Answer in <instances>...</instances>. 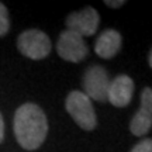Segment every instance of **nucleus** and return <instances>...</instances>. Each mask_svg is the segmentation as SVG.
<instances>
[{"label": "nucleus", "mask_w": 152, "mask_h": 152, "mask_svg": "<svg viewBox=\"0 0 152 152\" xmlns=\"http://www.w3.org/2000/svg\"><path fill=\"white\" fill-rule=\"evenodd\" d=\"M13 130L20 147L27 151H34L41 147L47 138L48 120L39 106L26 103L16 110Z\"/></svg>", "instance_id": "1"}, {"label": "nucleus", "mask_w": 152, "mask_h": 152, "mask_svg": "<svg viewBox=\"0 0 152 152\" xmlns=\"http://www.w3.org/2000/svg\"><path fill=\"white\" fill-rule=\"evenodd\" d=\"M66 111L73 121L85 131H92L97 125V117L93 109L92 100L83 92L73 90L68 94L65 102Z\"/></svg>", "instance_id": "2"}, {"label": "nucleus", "mask_w": 152, "mask_h": 152, "mask_svg": "<svg viewBox=\"0 0 152 152\" xmlns=\"http://www.w3.org/2000/svg\"><path fill=\"white\" fill-rule=\"evenodd\" d=\"M17 48L24 56L34 61H39L49 55L52 44L49 37L44 31L37 28H30L18 35Z\"/></svg>", "instance_id": "3"}, {"label": "nucleus", "mask_w": 152, "mask_h": 152, "mask_svg": "<svg viewBox=\"0 0 152 152\" xmlns=\"http://www.w3.org/2000/svg\"><path fill=\"white\" fill-rule=\"evenodd\" d=\"M110 76L107 71L102 65L89 66L82 77V87L83 93L90 100H96L100 103L107 102L110 87Z\"/></svg>", "instance_id": "4"}, {"label": "nucleus", "mask_w": 152, "mask_h": 152, "mask_svg": "<svg viewBox=\"0 0 152 152\" xmlns=\"http://www.w3.org/2000/svg\"><path fill=\"white\" fill-rule=\"evenodd\" d=\"M56 52L64 61L68 62H82L89 55V47L83 37L71 30L62 31L56 42Z\"/></svg>", "instance_id": "5"}, {"label": "nucleus", "mask_w": 152, "mask_h": 152, "mask_svg": "<svg viewBox=\"0 0 152 152\" xmlns=\"http://www.w3.org/2000/svg\"><path fill=\"white\" fill-rule=\"evenodd\" d=\"M66 30L79 34L80 37H92L96 34L100 24V16L96 9L85 7L82 10L73 11L66 17Z\"/></svg>", "instance_id": "6"}, {"label": "nucleus", "mask_w": 152, "mask_h": 152, "mask_svg": "<svg viewBox=\"0 0 152 152\" xmlns=\"http://www.w3.org/2000/svg\"><path fill=\"white\" fill-rule=\"evenodd\" d=\"M152 128V89L144 87L141 92L140 109L130 121V131L135 137L148 134Z\"/></svg>", "instance_id": "7"}, {"label": "nucleus", "mask_w": 152, "mask_h": 152, "mask_svg": "<svg viewBox=\"0 0 152 152\" xmlns=\"http://www.w3.org/2000/svg\"><path fill=\"white\" fill-rule=\"evenodd\" d=\"M134 94V80L128 75H118L110 82L109 100L114 107H127Z\"/></svg>", "instance_id": "8"}, {"label": "nucleus", "mask_w": 152, "mask_h": 152, "mask_svg": "<svg viewBox=\"0 0 152 152\" xmlns=\"http://www.w3.org/2000/svg\"><path fill=\"white\" fill-rule=\"evenodd\" d=\"M121 34L114 30L107 28L100 34L94 42V51L96 54L103 59H111L120 52L121 49Z\"/></svg>", "instance_id": "9"}, {"label": "nucleus", "mask_w": 152, "mask_h": 152, "mask_svg": "<svg viewBox=\"0 0 152 152\" xmlns=\"http://www.w3.org/2000/svg\"><path fill=\"white\" fill-rule=\"evenodd\" d=\"M10 30V20H9V11L1 1H0V37H3Z\"/></svg>", "instance_id": "10"}, {"label": "nucleus", "mask_w": 152, "mask_h": 152, "mask_svg": "<svg viewBox=\"0 0 152 152\" xmlns=\"http://www.w3.org/2000/svg\"><path fill=\"white\" fill-rule=\"evenodd\" d=\"M130 152H152V138H145L135 144Z\"/></svg>", "instance_id": "11"}, {"label": "nucleus", "mask_w": 152, "mask_h": 152, "mask_svg": "<svg viewBox=\"0 0 152 152\" xmlns=\"http://www.w3.org/2000/svg\"><path fill=\"white\" fill-rule=\"evenodd\" d=\"M104 4L111 7V9H120V7H123V6L125 4V0H115V1H113V0H106Z\"/></svg>", "instance_id": "12"}, {"label": "nucleus", "mask_w": 152, "mask_h": 152, "mask_svg": "<svg viewBox=\"0 0 152 152\" xmlns=\"http://www.w3.org/2000/svg\"><path fill=\"white\" fill-rule=\"evenodd\" d=\"M4 138V121H3V115L0 113V142Z\"/></svg>", "instance_id": "13"}, {"label": "nucleus", "mask_w": 152, "mask_h": 152, "mask_svg": "<svg viewBox=\"0 0 152 152\" xmlns=\"http://www.w3.org/2000/svg\"><path fill=\"white\" fill-rule=\"evenodd\" d=\"M148 64H149V66H151V69H152V48H151V52H149V58H148Z\"/></svg>", "instance_id": "14"}]
</instances>
